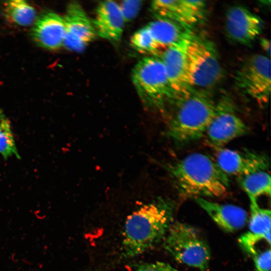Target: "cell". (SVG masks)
Returning a JSON list of instances; mask_svg holds the SVG:
<instances>
[{
    "instance_id": "obj_2",
    "label": "cell",
    "mask_w": 271,
    "mask_h": 271,
    "mask_svg": "<svg viewBox=\"0 0 271 271\" xmlns=\"http://www.w3.org/2000/svg\"><path fill=\"white\" fill-rule=\"evenodd\" d=\"M183 197H220L226 193L230 180L216 161L199 153L190 154L166 167Z\"/></svg>"
},
{
    "instance_id": "obj_5",
    "label": "cell",
    "mask_w": 271,
    "mask_h": 271,
    "mask_svg": "<svg viewBox=\"0 0 271 271\" xmlns=\"http://www.w3.org/2000/svg\"><path fill=\"white\" fill-rule=\"evenodd\" d=\"M132 81L143 104L148 108H161L175 99L163 62L159 57L142 58L132 71Z\"/></svg>"
},
{
    "instance_id": "obj_15",
    "label": "cell",
    "mask_w": 271,
    "mask_h": 271,
    "mask_svg": "<svg viewBox=\"0 0 271 271\" xmlns=\"http://www.w3.org/2000/svg\"><path fill=\"white\" fill-rule=\"evenodd\" d=\"M92 22L96 35L101 38L113 42L121 39L125 22L115 2L105 1L99 3Z\"/></svg>"
},
{
    "instance_id": "obj_6",
    "label": "cell",
    "mask_w": 271,
    "mask_h": 271,
    "mask_svg": "<svg viewBox=\"0 0 271 271\" xmlns=\"http://www.w3.org/2000/svg\"><path fill=\"white\" fill-rule=\"evenodd\" d=\"M188 73L192 87L208 89L221 80L223 70L215 44L192 35L187 51Z\"/></svg>"
},
{
    "instance_id": "obj_14",
    "label": "cell",
    "mask_w": 271,
    "mask_h": 271,
    "mask_svg": "<svg viewBox=\"0 0 271 271\" xmlns=\"http://www.w3.org/2000/svg\"><path fill=\"white\" fill-rule=\"evenodd\" d=\"M30 34L39 47L54 51L63 46L65 26L63 17L46 10L37 16L33 24Z\"/></svg>"
},
{
    "instance_id": "obj_24",
    "label": "cell",
    "mask_w": 271,
    "mask_h": 271,
    "mask_svg": "<svg viewBox=\"0 0 271 271\" xmlns=\"http://www.w3.org/2000/svg\"><path fill=\"white\" fill-rule=\"evenodd\" d=\"M142 5L141 1L126 0L118 4L125 23L133 20L138 15Z\"/></svg>"
},
{
    "instance_id": "obj_10",
    "label": "cell",
    "mask_w": 271,
    "mask_h": 271,
    "mask_svg": "<svg viewBox=\"0 0 271 271\" xmlns=\"http://www.w3.org/2000/svg\"><path fill=\"white\" fill-rule=\"evenodd\" d=\"M63 18L65 26L63 46L72 51H82L96 36L92 22L82 6L75 2L67 5Z\"/></svg>"
},
{
    "instance_id": "obj_21",
    "label": "cell",
    "mask_w": 271,
    "mask_h": 271,
    "mask_svg": "<svg viewBox=\"0 0 271 271\" xmlns=\"http://www.w3.org/2000/svg\"><path fill=\"white\" fill-rule=\"evenodd\" d=\"M0 154L5 159L12 156L20 159L10 122L0 108Z\"/></svg>"
},
{
    "instance_id": "obj_1",
    "label": "cell",
    "mask_w": 271,
    "mask_h": 271,
    "mask_svg": "<svg viewBox=\"0 0 271 271\" xmlns=\"http://www.w3.org/2000/svg\"><path fill=\"white\" fill-rule=\"evenodd\" d=\"M175 204L158 197L127 216L122 234L121 258L136 257L162 241L173 223Z\"/></svg>"
},
{
    "instance_id": "obj_11",
    "label": "cell",
    "mask_w": 271,
    "mask_h": 271,
    "mask_svg": "<svg viewBox=\"0 0 271 271\" xmlns=\"http://www.w3.org/2000/svg\"><path fill=\"white\" fill-rule=\"evenodd\" d=\"M206 4L201 0H157L151 4V10L157 18L175 22L187 29L203 20Z\"/></svg>"
},
{
    "instance_id": "obj_12",
    "label": "cell",
    "mask_w": 271,
    "mask_h": 271,
    "mask_svg": "<svg viewBox=\"0 0 271 271\" xmlns=\"http://www.w3.org/2000/svg\"><path fill=\"white\" fill-rule=\"evenodd\" d=\"M216 162L226 175L239 178L266 171L269 166L266 155L248 150L239 151L221 148L217 153Z\"/></svg>"
},
{
    "instance_id": "obj_9",
    "label": "cell",
    "mask_w": 271,
    "mask_h": 271,
    "mask_svg": "<svg viewBox=\"0 0 271 271\" xmlns=\"http://www.w3.org/2000/svg\"><path fill=\"white\" fill-rule=\"evenodd\" d=\"M233 108L227 100L217 103L215 115L205 132L209 143L216 149L248 132L247 125Z\"/></svg>"
},
{
    "instance_id": "obj_4",
    "label": "cell",
    "mask_w": 271,
    "mask_h": 271,
    "mask_svg": "<svg viewBox=\"0 0 271 271\" xmlns=\"http://www.w3.org/2000/svg\"><path fill=\"white\" fill-rule=\"evenodd\" d=\"M164 248L178 261L208 271L210 249L207 242L192 226L173 222L164 239Z\"/></svg>"
},
{
    "instance_id": "obj_25",
    "label": "cell",
    "mask_w": 271,
    "mask_h": 271,
    "mask_svg": "<svg viewBox=\"0 0 271 271\" xmlns=\"http://www.w3.org/2000/svg\"><path fill=\"white\" fill-rule=\"evenodd\" d=\"M252 258L255 271H270L271 251L270 247L260 251Z\"/></svg>"
},
{
    "instance_id": "obj_13",
    "label": "cell",
    "mask_w": 271,
    "mask_h": 271,
    "mask_svg": "<svg viewBox=\"0 0 271 271\" xmlns=\"http://www.w3.org/2000/svg\"><path fill=\"white\" fill-rule=\"evenodd\" d=\"M263 26L262 19L244 7H231L226 13L225 28L227 35L237 43L251 44L261 34Z\"/></svg>"
},
{
    "instance_id": "obj_3",
    "label": "cell",
    "mask_w": 271,
    "mask_h": 271,
    "mask_svg": "<svg viewBox=\"0 0 271 271\" xmlns=\"http://www.w3.org/2000/svg\"><path fill=\"white\" fill-rule=\"evenodd\" d=\"M176 100L166 133L175 144L184 145L205 133L215 115L217 103L206 92L194 89Z\"/></svg>"
},
{
    "instance_id": "obj_22",
    "label": "cell",
    "mask_w": 271,
    "mask_h": 271,
    "mask_svg": "<svg viewBox=\"0 0 271 271\" xmlns=\"http://www.w3.org/2000/svg\"><path fill=\"white\" fill-rule=\"evenodd\" d=\"M130 44L138 52L151 56L158 57L163 53L147 26L140 29L133 34L130 39Z\"/></svg>"
},
{
    "instance_id": "obj_19",
    "label": "cell",
    "mask_w": 271,
    "mask_h": 271,
    "mask_svg": "<svg viewBox=\"0 0 271 271\" xmlns=\"http://www.w3.org/2000/svg\"><path fill=\"white\" fill-rule=\"evenodd\" d=\"M4 7L7 17L20 26L33 25L37 17L35 9L25 1H8L5 2Z\"/></svg>"
},
{
    "instance_id": "obj_26",
    "label": "cell",
    "mask_w": 271,
    "mask_h": 271,
    "mask_svg": "<svg viewBox=\"0 0 271 271\" xmlns=\"http://www.w3.org/2000/svg\"><path fill=\"white\" fill-rule=\"evenodd\" d=\"M134 271H179L170 264L161 261L143 263L136 265Z\"/></svg>"
},
{
    "instance_id": "obj_16",
    "label": "cell",
    "mask_w": 271,
    "mask_h": 271,
    "mask_svg": "<svg viewBox=\"0 0 271 271\" xmlns=\"http://www.w3.org/2000/svg\"><path fill=\"white\" fill-rule=\"evenodd\" d=\"M195 200L212 219L226 231H236L243 227L246 223L247 213L239 206L220 204L204 198H196Z\"/></svg>"
},
{
    "instance_id": "obj_8",
    "label": "cell",
    "mask_w": 271,
    "mask_h": 271,
    "mask_svg": "<svg viewBox=\"0 0 271 271\" xmlns=\"http://www.w3.org/2000/svg\"><path fill=\"white\" fill-rule=\"evenodd\" d=\"M192 36L191 31L187 32L178 42L168 47L160 57L176 99L193 89L189 79L187 56Z\"/></svg>"
},
{
    "instance_id": "obj_17",
    "label": "cell",
    "mask_w": 271,
    "mask_h": 271,
    "mask_svg": "<svg viewBox=\"0 0 271 271\" xmlns=\"http://www.w3.org/2000/svg\"><path fill=\"white\" fill-rule=\"evenodd\" d=\"M147 27L163 52L190 31L175 22L164 18H157Z\"/></svg>"
},
{
    "instance_id": "obj_23",
    "label": "cell",
    "mask_w": 271,
    "mask_h": 271,
    "mask_svg": "<svg viewBox=\"0 0 271 271\" xmlns=\"http://www.w3.org/2000/svg\"><path fill=\"white\" fill-rule=\"evenodd\" d=\"M241 248L252 257L262 250H259L258 244L264 241L270 244V235H258L249 232L243 234L238 240Z\"/></svg>"
},
{
    "instance_id": "obj_7",
    "label": "cell",
    "mask_w": 271,
    "mask_h": 271,
    "mask_svg": "<svg viewBox=\"0 0 271 271\" xmlns=\"http://www.w3.org/2000/svg\"><path fill=\"white\" fill-rule=\"evenodd\" d=\"M237 87L260 105L269 100L270 93V60L267 56L253 54L243 61L236 71Z\"/></svg>"
},
{
    "instance_id": "obj_20",
    "label": "cell",
    "mask_w": 271,
    "mask_h": 271,
    "mask_svg": "<svg viewBox=\"0 0 271 271\" xmlns=\"http://www.w3.org/2000/svg\"><path fill=\"white\" fill-rule=\"evenodd\" d=\"M249 232L258 235H270V211L261 208L257 201H250Z\"/></svg>"
},
{
    "instance_id": "obj_18",
    "label": "cell",
    "mask_w": 271,
    "mask_h": 271,
    "mask_svg": "<svg viewBox=\"0 0 271 271\" xmlns=\"http://www.w3.org/2000/svg\"><path fill=\"white\" fill-rule=\"evenodd\" d=\"M238 180L250 201H257L258 197L262 195H270V176L266 171L239 177Z\"/></svg>"
},
{
    "instance_id": "obj_27",
    "label": "cell",
    "mask_w": 271,
    "mask_h": 271,
    "mask_svg": "<svg viewBox=\"0 0 271 271\" xmlns=\"http://www.w3.org/2000/svg\"><path fill=\"white\" fill-rule=\"evenodd\" d=\"M259 44L263 50L267 54L269 58L270 55V42L269 39L265 38L260 39Z\"/></svg>"
}]
</instances>
